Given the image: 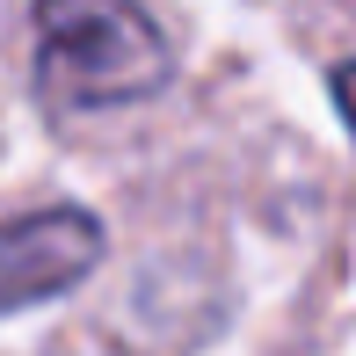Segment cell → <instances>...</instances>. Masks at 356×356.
I'll use <instances>...</instances> for the list:
<instances>
[{"label": "cell", "mask_w": 356, "mask_h": 356, "mask_svg": "<svg viewBox=\"0 0 356 356\" xmlns=\"http://www.w3.org/2000/svg\"><path fill=\"white\" fill-rule=\"evenodd\" d=\"M175 58L138 0H37V102L51 117L153 102Z\"/></svg>", "instance_id": "1"}, {"label": "cell", "mask_w": 356, "mask_h": 356, "mask_svg": "<svg viewBox=\"0 0 356 356\" xmlns=\"http://www.w3.org/2000/svg\"><path fill=\"white\" fill-rule=\"evenodd\" d=\"M102 262V225L80 204H44L0 225V313L44 305L58 291H73L80 277H95Z\"/></svg>", "instance_id": "2"}]
</instances>
